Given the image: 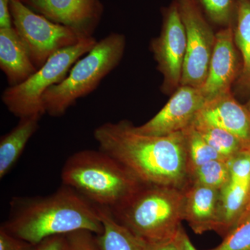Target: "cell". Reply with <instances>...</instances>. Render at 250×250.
<instances>
[{"label": "cell", "mask_w": 250, "mask_h": 250, "mask_svg": "<svg viewBox=\"0 0 250 250\" xmlns=\"http://www.w3.org/2000/svg\"><path fill=\"white\" fill-rule=\"evenodd\" d=\"M37 14L75 31L82 39L93 37L104 11L100 0H21Z\"/></svg>", "instance_id": "cell-11"}, {"label": "cell", "mask_w": 250, "mask_h": 250, "mask_svg": "<svg viewBox=\"0 0 250 250\" xmlns=\"http://www.w3.org/2000/svg\"><path fill=\"white\" fill-rule=\"evenodd\" d=\"M248 213H250V211H249V212H248Z\"/></svg>", "instance_id": "cell-33"}, {"label": "cell", "mask_w": 250, "mask_h": 250, "mask_svg": "<svg viewBox=\"0 0 250 250\" xmlns=\"http://www.w3.org/2000/svg\"><path fill=\"white\" fill-rule=\"evenodd\" d=\"M210 21L225 27L233 26L237 0H198Z\"/></svg>", "instance_id": "cell-22"}, {"label": "cell", "mask_w": 250, "mask_h": 250, "mask_svg": "<svg viewBox=\"0 0 250 250\" xmlns=\"http://www.w3.org/2000/svg\"><path fill=\"white\" fill-rule=\"evenodd\" d=\"M208 250H250V213L229 231L219 246Z\"/></svg>", "instance_id": "cell-23"}, {"label": "cell", "mask_w": 250, "mask_h": 250, "mask_svg": "<svg viewBox=\"0 0 250 250\" xmlns=\"http://www.w3.org/2000/svg\"><path fill=\"white\" fill-rule=\"evenodd\" d=\"M1 228L35 245L78 230L96 235L103 231L98 207L64 184L46 196L14 197L9 217Z\"/></svg>", "instance_id": "cell-2"}, {"label": "cell", "mask_w": 250, "mask_h": 250, "mask_svg": "<svg viewBox=\"0 0 250 250\" xmlns=\"http://www.w3.org/2000/svg\"><path fill=\"white\" fill-rule=\"evenodd\" d=\"M195 121L218 126L234 135L250 149V111L232 93L205 104Z\"/></svg>", "instance_id": "cell-14"}, {"label": "cell", "mask_w": 250, "mask_h": 250, "mask_svg": "<svg viewBox=\"0 0 250 250\" xmlns=\"http://www.w3.org/2000/svg\"><path fill=\"white\" fill-rule=\"evenodd\" d=\"M40 250H65L64 235L54 236L46 238L39 244Z\"/></svg>", "instance_id": "cell-28"}, {"label": "cell", "mask_w": 250, "mask_h": 250, "mask_svg": "<svg viewBox=\"0 0 250 250\" xmlns=\"http://www.w3.org/2000/svg\"><path fill=\"white\" fill-rule=\"evenodd\" d=\"M14 27L10 0H0V29Z\"/></svg>", "instance_id": "cell-27"}, {"label": "cell", "mask_w": 250, "mask_h": 250, "mask_svg": "<svg viewBox=\"0 0 250 250\" xmlns=\"http://www.w3.org/2000/svg\"><path fill=\"white\" fill-rule=\"evenodd\" d=\"M229 179L250 180V149H245L229 160Z\"/></svg>", "instance_id": "cell-25"}, {"label": "cell", "mask_w": 250, "mask_h": 250, "mask_svg": "<svg viewBox=\"0 0 250 250\" xmlns=\"http://www.w3.org/2000/svg\"><path fill=\"white\" fill-rule=\"evenodd\" d=\"M246 107L248 108V109L249 110V111H250V97L249 98V100H248V103H247L246 104Z\"/></svg>", "instance_id": "cell-31"}, {"label": "cell", "mask_w": 250, "mask_h": 250, "mask_svg": "<svg viewBox=\"0 0 250 250\" xmlns=\"http://www.w3.org/2000/svg\"><path fill=\"white\" fill-rule=\"evenodd\" d=\"M240 64L233 26L225 27L216 33L208 75L200 88L206 103L231 93L241 74Z\"/></svg>", "instance_id": "cell-12"}, {"label": "cell", "mask_w": 250, "mask_h": 250, "mask_svg": "<svg viewBox=\"0 0 250 250\" xmlns=\"http://www.w3.org/2000/svg\"><path fill=\"white\" fill-rule=\"evenodd\" d=\"M0 68L9 86L21 84L38 70L14 27L0 29Z\"/></svg>", "instance_id": "cell-15"}, {"label": "cell", "mask_w": 250, "mask_h": 250, "mask_svg": "<svg viewBox=\"0 0 250 250\" xmlns=\"http://www.w3.org/2000/svg\"><path fill=\"white\" fill-rule=\"evenodd\" d=\"M0 250H40L39 245L10 234L0 228Z\"/></svg>", "instance_id": "cell-26"}, {"label": "cell", "mask_w": 250, "mask_h": 250, "mask_svg": "<svg viewBox=\"0 0 250 250\" xmlns=\"http://www.w3.org/2000/svg\"><path fill=\"white\" fill-rule=\"evenodd\" d=\"M228 159L210 161L192 171L190 183L200 184L221 190L229 180Z\"/></svg>", "instance_id": "cell-21"}, {"label": "cell", "mask_w": 250, "mask_h": 250, "mask_svg": "<svg viewBox=\"0 0 250 250\" xmlns=\"http://www.w3.org/2000/svg\"><path fill=\"white\" fill-rule=\"evenodd\" d=\"M187 33V53L181 85L200 88L205 83L216 33L204 18L195 0H177Z\"/></svg>", "instance_id": "cell-8"}, {"label": "cell", "mask_w": 250, "mask_h": 250, "mask_svg": "<svg viewBox=\"0 0 250 250\" xmlns=\"http://www.w3.org/2000/svg\"><path fill=\"white\" fill-rule=\"evenodd\" d=\"M145 250H179L174 238L165 241L146 242Z\"/></svg>", "instance_id": "cell-30"}, {"label": "cell", "mask_w": 250, "mask_h": 250, "mask_svg": "<svg viewBox=\"0 0 250 250\" xmlns=\"http://www.w3.org/2000/svg\"><path fill=\"white\" fill-rule=\"evenodd\" d=\"M18 125L0 139V179L12 170L27 143L39 128L41 118L36 116L19 118Z\"/></svg>", "instance_id": "cell-16"}, {"label": "cell", "mask_w": 250, "mask_h": 250, "mask_svg": "<svg viewBox=\"0 0 250 250\" xmlns=\"http://www.w3.org/2000/svg\"><path fill=\"white\" fill-rule=\"evenodd\" d=\"M97 42L94 37L81 39L75 45L53 54L23 83L6 88L1 95V101L8 111L19 118H42L45 114L42 100L44 93L50 87L61 83L74 64L88 53Z\"/></svg>", "instance_id": "cell-6"}, {"label": "cell", "mask_w": 250, "mask_h": 250, "mask_svg": "<svg viewBox=\"0 0 250 250\" xmlns=\"http://www.w3.org/2000/svg\"><path fill=\"white\" fill-rule=\"evenodd\" d=\"M99 149L124 166L143 185L184 189L190 184L184 131L141 134L130 122L108 123L93 133Z\"/></svg>", "instance_id": "cell-1"}, {"label": "cell", "mask_w": 250, "mask_h": 250, "mask_svg": "<svg viewBox=\"0 0 250 250\" xmlns=\"http://www.w3.org/2000/svg\"><path fill=\"white\" fill-rule=\"evenodd\" d=\"M220 190L191 183L184 189V220L197 234L218 232L221 219Z\"/></svg>", "instance_id": "cell-13"}, {"label": "cell", "mask_w": 250, "mask_h": 250, "mask_svg": "<svg viewBox=\"0 0 250 250\" xmlns=\"http://www.w3.org/2000/svg\"><path fill=\"white\" fill-rule=\"evenodd\" d=\"M174 241L179 250H197L192 244L182 225L174 237Z\"/></svg>", "instance_id": "cell-29"}, {"label": "cell", "mask_w": 250, "mask_h": 250, "mask_svg": "<svg viewBox=\"0 0 250 250\" xmlns=\"http://www.w3.org/2000/svg\"><path fill=\"white\" fill-rule=\"evenodd\" d=\"M233 31L235 43L242 57L237 84L241 91H250V0H237Z\"/></svg>", "instance_id": "cell-18"}, {"label": "cell", "mask_w": 250, "mask_h": 250, "mask_svg": "<svg viewBox=\"0 0 250 250\" xmlns=\"http://www.w3.org/2000/svg\"><path fill=\"white\" fill-rule=\"evenodd\" d=\"M163 16L160 35L153 39L151 50L164 77L163 91L168 94L181 85L187 53V33L177 0L164 10Z\"/></svg>", "instance_id": "cell-9"}, {"label": "cell", "mask_w": 250, "mask_h": 250, "mask_svg": "<svg viewBox=\"0 0 250 250\" xmlns=\"http://www.w3.org/2000/svg\"><path fill=\"white\" fill-rule=\"evenodd\" d=\"M65 250H101L97 235L88 230H78L64 235Z\"/></svg>", "instance_id": "cell-24"}, {"label": "cell", "mask_w": 250, "mask_h": 250, "mask_svg": "<svg viewBox=\"0 0 250 250\" xmlns=\"http://www.w3.org/2000/svg\"><path fill=\"white\" fill-rule=\"evenodd\" d=\"M205 104L200 88L181 85L157 114L135 129L156 136L183 131L191 126Z\"/></svg>", "instance_id": "cell-10"}, {"label": "cell", "mask_w": 250, "mask_h": 250, "mask_svg": "<svg viewBox=\"0 0 250 250\" xmlns=\"http://www.w3.org/2000/svg\"><path fill=\"white\" fill-rule=\"evenodd\" d=\"M13 25L36 68L53 54L82 39L75 31L37 14L21 0H10Z\"/></svg>", "instance_id": "cell-7"}, {"label": "cell", "mask_w": 250, "mask_h": 250, "mask_svg": "<svg viewBox=\"0 0 250 250\" xmlns=\"http://www.w3.org/2000/svg\"><path fill=\"white\" fill-rule=\"evenodd\" d=\"M183 131L186 139L189 173L210 161L227 159L210 147L193 126H189Z\"/></svg>", "instance_id": "cell-20"}, {"label": "cell", "mask_w": 250, "mask_h": 250, "mask_svg": "<svg viewBox=\"0 0 250 250\" xmlns=\"http://www.w3.org/2000/svg\"><path fill=\"white\" fill-rule=\"evenodd\" d=\"M191 126L210 147L225 159H231L243 149H248L234 135L218 126L197 121H194Z\"/></svg>", "instance_id": "cell-19"}, {"label": "cell", "mask_w": 250, "mask_h": 250, "mask_svg": "<svg viewBox=\"0 0 250 250\" xmlns=\"http://www.w3.org/2000/svg\"><path fill=\"white\" fill-rule=\"evenodd\" d=\"M98 207L103 231L97 235L101 250H145L146 241L120 223L109 208Z\"/></svg>", "instance_id": "cell-17"}, {"label": "cell", "mask_w": 250, "mask_h": 250, "mask_svg": "<svg viewBox=\"0 0 250 250\" xmlns=\"http://www.w3.org/2000/svg\"><path fill=\"white\" fill-rule=\"evenodd\" d=\"M250 201L249 205H248V208H247L246 214H247V213H248V212L250 211ZM246 214H245V215H246Z\"/></svg>", "instance_id": "cell-32"}, {"label": "cell", "mask_w": 250, "mask_h": 250, "mask_svg": "<svg viewBox=\"0 0 250 250\" xmlns=\"http://www.w3.org/2000/svg\"><path fill=\"white\" fill-rule=\"evenodd\" d=\"M126 47L123 34L111 33L98 41L88 53L79 59L68 75L58 84L50 87L42 96L45 113L61 117L98 88L121 62Z\"/></svg>", "instance_id": "cell-5"}, {"label": "cell", "mask_w": 250, "mask_h": 250, "mask_svg": "<svg viewBox=\"0 0 250 250\" xmlns=\"http://www.w3.org/2000/svg\"><path fill=\"white\" fill-rule=\"evenodd\" d=\"M62 180L94 205L110 210L121 207L143 186L100 149H83L69 156L62 168Z\"/></svg>", "instance_id": "cell-3"}, {"label": "cell", "mask_w": 250, "mask_h": 250, "mask_svg": "<svg viewBox=\"0 0 250 250\" xmlns=\"http://www.w3.org/2000/svg\"><path fill=\"white\" fill-rule=\"evenodd\" d=\"M184 189L143 185L111 211L120 223L146 242L172 239L184 220Z\"/></svg>", "instance_id": "cell-4"}]
</instances>
